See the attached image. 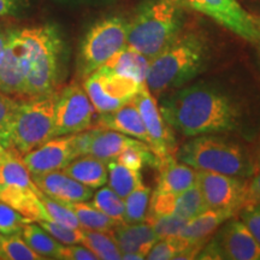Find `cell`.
Listing matches in <instances>:
<instances>
[{
    "label": "cell",
    "mask_w": 260,
    "mask_h": 260,
    "mask_svg": "<svg viewBox=\"0 0 260 260\" xmlns=\"http://www.w3.org/2000/svg\"><path fill=\"white\" fill-rule=\"evenodd\" d=\"M57 93L21 100L11 118L9 148L19 155L54 138V107Z\"/></svg>",
    "instance_id": "obj_6"
},
{
    "label": "cell",
    "mask_w": 260,
    "mask_h": 260,
    "mask_svg": "<svg viewBox=\"0 0 260 260\" xmlns=\"http://www.w3.org/2000/svg\"><path fill=\"white\" fill-rule=\"evenodd\" d=\"M209 58V45L203 35L197 31L180 32L149 59L146 86L153 95L181 88L203 73Z\"/></svg>",
    "instance_id": "obj_2"
},
{
    "label": "cell",
    "mask_w": 260,
    "mask_h": 260,
    "mask_svg": "<svg viewBox=\"0 0 260 260\" xmlns=\"http://www.w3.org/2000/svg\"><path fill=\"white\" fill-rule=\"evenodd\" d=\"M256 169H260V142H259V148H258V155H256ZM255 169V170H256Z\"/></svg>",
    "instance_id": "obj_46"
},
{
    "label": "cell",
    "mask_w": 260,
    "mask_h": 260,
    "mask_svg": "<svg viewBox=\"0 0 260 260\" xmlns=\"http://www.w3.org/2000/svg\"><path fill=\"white\" fill-rule=\"evenodd\" d=\"M178 160L198 171L218 172L240 178H251L255 164L241 145L217 134L194 136L175 154Z\"/></svg>",
    "instance_id": "obj_4"
},
{
    "label": "cell",
    "mask_w": 260,
    "mask_h": 260,
    "mask_svg": "<svg viewBox=\"0 0 260 260\" xmlns=\"http://www.w3.org/2000/svg\"><path fill=\"white\" fill-rule=\"evenodd\" d=\"M59 5L67 6H80V5H98L103 3H110L113 0H53Z\"/></svg>",
    "instance_id": "obj_43"
},
{
    "label": "cell",
    "mask_w": 260,
    "mask_h": 260,
    "mask_svg": "<svg viewBox=\"0 0 260 260\" xmlns=\"http://www.w3.org/2000/svg\"><path fill=\"white\" fill-rule=\"evenodd\" d=\"M193 243L187 241L186 239L181 236L176 237H167V239H160L154 243L151 251L146 255L148 260H171L176 259L180 253L186 249L188 246ZM204 245V243H203Z\"/></svg>",
    "instance_id": "obj_34"
},
{
    "label": "cell",
    "mask_w": 260,
    "mask_h": 260,
    "mask_svg": "<svg viewBox=\"0 0 260 260\" xmlns=\"http://www.w3.org/2000/svg\"><path fill=\"white\" fill-rule=\"evenodd\" d=\"M29 52V71L25 81L24 100L44 96L54 92L59 76L63 52L57 27L44 24L19 29Z\"/></svg>",
    "instance_id": "obj_5"
},
{
    "label": "cell",
    "mask_w": 260,
    "mask_h": 260,
    "mask_svg": "<svg viewBox=\"0 0 260 260\" xmlns=\"http://www.w3.org/2000/svg\"><path fill=\"white\" fill-rule=\"evenodd\" d=\"M233 214L220 210H205L189 219L181 233V237L191 243H206L218 228L233 218Z\"/></svg>",
    "instance_id": "obj_24"
},
{
    "label": "cell",
    "mask_w": 260,
    "mask_h": 260,
    "mask_svg": "<svg viewBox=\"0 0 260 260\" xmlns=\"http://www.w3.org/2000/svg\"><path fill=\"white\" fill-rule=\"evenodd\" d=\"M63 171L93 190L105 186L109 176L107 162L92 154H83L75 158L63 169Z\"/></svg>",
    "instance_id": "obj_23"
},
{
    "label": "cell",
    "mask_w": 260,
    "mask_h": 260,
    "mask_svg": "<svg viewBox=\"0 0 260 260\" xmlns=\"http://www.w3.org/2000/svg\"><path fill=\"white\" fill-rule=\"evenodd\" d=\"M21 100L0 92V145L9 148V133L11 118Z\"/></svg>",
    "instance_id": "obj_37"
},
{
    "label": "cell",
    "mask_w": 260,
    "mask_h": 260,
    "mask_svg": "<svg viewBox=\"0 0 260 260\" xmlns=\"http://www.w3.org/2000/svg\"><path fill=\"white\" fill-rule=\"evenodd\" d=\"M107 169H109V176H107L109 187L123 199L128 197L133 190H135L140 184L144 183L141 171L132 170L117 160L107 162Z\"/></svg>",
    "instance_id": "obj_28"
},
{
    "label": "cell",
    "mask_w": 260,
    "mask_h": 260,
    "mask_svg": "<svg viewBox=\"0 0 260 260\" xmlns=\"http://www.w3.org/2000/svg\"><path fill=\"white\" fill-rule=\"evenodd\" d=\"M22 0H0V18L14 15L19 9Z\"/></svg>",
    "instance_id": "obj_42"
},
{
    "label": "cell",
    "mask_w": 260,
    "mask_h": 260,
    "mask_svg": "<svg viewBox=\"0 0 260 260\" xmlns=\"http://www.w3.org/2000/svg\"><path fill=\"white\" fill-rule=\"evenodd\" d=\"M96 111L83 87L71 84L57 93L54 136L73 135L93 128Z\"/></svg>",
    "instance_id": "obj_9"
},
{
    "label": "cell",
    "mask_w": 260,
    "mask_h": 260,
    "mask_svg": "<svg viewBox=\"0 0 260 260\" xmlns=\"http://www.w3.org/2000/svg\"><path fill=\"white\" fill-rule=\"evenodd\" d=\"M113 239L122 253V259L142 260L158 241L157 234L148 223H121L111 230Z\"/></svg>",
    "instance_id": "obj_17"
},
{
    "label": "cell",
    "mask_w": 260,
    "mask_h": 260,
    "mask_svg": "<svg viewBox=\"0 0 260 260\" xmlns=\"http://www.w3.org/2000/svg\"><path fill=\"white\" fill-rule=\"evenodd\" d=\"M0 239H2V234H0Z\"/></svg>",
    "instance_id": "obj_48"
},
{
    "label": "cell",
    "mask_w": 260,
    "mask_h": 260,
    "mask_svg": "<svg viewBox=\"0 0 260 260\" xmlns=\"http://www.w3.org/2000/svg\"><path fill=\"white\" fill-rule=\"evenodd\" d=\"M180 8L200 12L243 40L255 44L254 16L249 15L239 0H172Z\"/></svg>",
    "instance_id": "obj_10"
},
{
    "label": "cell",
    "mask_w": 260,
    "mask_h": 260,
    "mask_svg": "<svg viewBox=\"0 0 260 260\" xmlns=\"http://www.w3.org/2000/svg\"><path fill=\"white\" fill-rule=\"evenodd\" d=\"M21 157L31 175L63 170L71 160L79 157L75 134L54 136Z\"/></svg>",
    "instance_id": "obj_14"
},
{
    "label": "cell",
    "mask_w": 260,
    "mask_h": 260,
    "mask_svg": "<svg viewBox=\"0 0 260 260\" xmlns=\"http://www.w3.org/2000/svg\"><path fill=\"white\" fill-rule=\"evenodd\" d=\"M93 126L115 130L134 139L141 140L147 145L149 142L147 130L145 128L142 117L134 102L128 103L113 112L99 115Z\"/></svg>",
    "instance_id": "obj_19"
},
{
    "label": "cell",
    "mask_w": 260,
    "mask_h": 260,
    "mask_svg": "<svg viewBox=\"0 0 260 260\" xmlns=\"http://www.w3.org/2000/svg\"><path fill=\"white\" fill-rule=\"evenodd\" d=\"M146 223L153 228L158 239L180 236L188 220L177 216H146Z\"/></svg>",
    "instance_id": "obj_35"
},
{
    "label": "cell",
    "mask_w": 260,
    "mask_h": 260,
    "mask_svg": "<svg viewBox=\"0 0 260 260\" xmlns=\"http://www.w3.org/2000/svg\"><path fill=\"white\" fill-rule=\"evenodd\" d=\"M181 29V8L176 3L145 0L128 21L126 47L151 59L176 39Z\"/></svg>",
    "instance_id": "obj_3"
},
{
    "label": "cell",
    "mask_w": 260,
    "mask_h": 260,
    "mask_svg": "<svg viewBox=\"0 0 260 260\" xmlns=\"http://www.w3.org/2000/svg\"><path fill=\"white\" fill-rule=\"evenodd\" d=\"M149 59L147 57L125 47L116 53L111 59L107 60L103 68L121 74L123 76L132 77L140 83H145Z\"/></svg>",
    "instance_id": "obj_25"
},
{
    "label": "cell",
    "mask_w": 260,
    "mask_h": 260,
    "mask_svg": "<svg viewBox=\"0 0 260 260\" xmlns=\"http://www.w3.org/2000/svg\"><path fill=\"white\" fill-rule=\"evenodd\" d=\"M151 189L141 183L124 198V223L134 224L145 222L148 212Z\"/></svg>",
    "instance_id": "obj_30"
},
{
    "label": "cell",
    "mask_w": 260,
    "mask_h": 260,
    "mask_svg": "<svg viewBox=\"0 0 260 260\" xmlns=\"http://www.w3.org/2000/svg\"><path fill=\"white\" fill-rule=\"evenodd\" d=\"M240 219L246 224L260 245V204L245 205L240 211Z\"/></svg>",
    "instance_id": "obj_39"
},
{
    "label": "cell",
    "mask_w": 260,
    "mask_h": 260,
    "mask_svg": "<svg viewBox=\"0 0 260 260\" xmlns=\"http://www.w3.org/2000/svg\"><path fill=\"white\" fill-rule=\"evenodd\" d=\"M158 183L155 190L161 193H181L198 183V170L184 164L175 154L158 162Z\"/></svg>",
    "instance_id": "obj_20"
},
{
    "label": "cell",
    "mask_w": 260,
    "mask_h": 260,
    "mask_svg": "<svg viewBox=\"0 0 260 260\" xmlns=\"http://www.w3.org/2000/svg\"><path fill=\"white\" fill-rule=\"evenodd\" d=\"M82 243L87 246L96 255L98 259L103 260H118L122 259L116 240L113 239L111 232H98V230L82 229Z\"/></svg>",
    "instance_id": "obj_29"
},
{
    "label": "cell",
    "mask_w": 260,
    "mask_h": 260,
    "mask_svg": "<svg viewBox=\"0 0 260 260\" xmlns=\"http://www.w3.org/2000/svg\"><path fill=\"white\" fill-rule=\"evenodd\" d=\"M61 260H96V255L83 243L64 245L61 249Z\"/></svg>",
    "instance_id": "obj_40"
},
{
    "label": "cell",
    "mask_w": 260,
    "mask_h": 260,
    "mask_svg": "<svg viewBox=\"0 0 260 260\" xmlns=\"http://www.w3.org/2000/svg\"><path fill=\"white\" fill-rule=\"evenodd\" d=\"M169 126L183 136L236 132L241 109L234 98L213 83H193L169 92L159 105Z\"/></svg>",
    "instance_id": "obj_1"
},
{
    "label": "cell",
    "mask_w": 260,
    "mask_h": 260,
    "mask_svg": "<svg viewBox=\"0 0 260 260\" xmlns=\"http://www.w3.org/2000/svg\"><path fill=\"white\" fill-rule=\"evenodd\" d=\"M260 204V169H256L253 174L251 181L247 184L246 204Z\"/></svg>",
    "instance_id": "obj_41"
},
{
    "label": "cell",
    "mask_w": 260,
    "mask_h": 260,
    "mask_svg": "<svg viewBox=\"0 0 260 260\" xmlns=\"http://www.w3.org/2000/svg\"><path fill=\"white\" fill-rule=\"evenodd\" d=\"M144 84L102 67L84 79L82 87L96 113L103 115L133 102Z\"/></svg>",
    "instance_id": "obj_8"
},
{
    "label": "cell",
    "mask_w": 260,
    "mask_h": 260,
    "mask_svg": "<svg viewBox=\"0 0 260 260\" xmlns=\"http://www.w3.org/2000/svg\"><path fill=\"white\" fill-rule=\"evenodd\" d=\"M133 102L139 109L148 134V146L159 160L175 154V138L170 126L162 118L160 109L153 94L146 83L141 87Z\"/></svg>",
    "instance_id": "obj_13"
},
{
    "label": "cell",
    "mask_w": 260,
    "mask_h": 260,
    "mask_svg": "<svg viewBox=\"0 0 260 260\" xmlns=\"http://www.w3.org/2000/svg\"><path fill=\"white\" fill-rule=\"evenodd\" d=\"M254 24H255V31H256V38H255V44L259 48L260 52V16H254Z\"/></svg>",
    "instance_id": "obj_45"
},
{
    "label": "cell",
    "mask_w": 260,
    "mask_h": 260,
    "mask_svg": "<svg viewBox=\"0 0 260 260\" xmlns=\"http://www.w3.org/2000/svg\"><path fill=\"white\" fill-rule=\"evenodd\" d=\"M8 37H9V31L3 30V29L0 28V64H2L3 57H4V53H5L6 44H8Z\"/></svg>",
    "instance_id": "obj_44"
},
{
    "label": "cell",
    "mask_w": 260,
    "mask_h": 260,
    "mask_svg": "<svg viewBox=\"0 0 260 260\" xmlns=\"http://www.w3.org/2000/svg\"><path fill=\"white\" fill-rule=\"evenodd\" d=\"M40 199L44 204L45 210H46L48 220H53V222L63 224V225L70 226V228H76L79 229L81 228L79 220H77L76 214L74 213V211L68 206L67 203L64 201H59L56 199H52L48 195L44 194L41 191Z\"/></svg>",
    "instance_id": "obj_33"
},
{
    "label": "cell",
    "mask_w": 260,
    "mask_h": 260,
    "mask_svg": "<svg viewBox=\"0 0 260 260\" xmlns=\"http://www.w3.org/2000/svg\"><path fill=\"white\" fill-rule=\"evenodd\" d=\"M248 181L218 172L198 171V186L209 210H220L235 216L246 204Z\"/></svg>",
    "instance_id": "obj_11"
},
{
    "label": "cell",
    "mask_w": 260,
    "mask_h": 260,
    "mask_svg": "<svg viewBox=\"0 0 260 260\" xmlns=\"http://www.w3.org/2000/svg\"><path fill=\"white\" fill-rule=\"evenodd\" d=\"M68 206L76 214L77 220L82 229L98 230V232H111L118 222L110 218L102 211L93 206L89 201H77V203H67Z\"/></svg>",
    "instance_id": "obj_27"
},
{
    "label": "cell",
    "mask_w": 260,
    "mask_h": 260,
    "mask_svg": "<svg viewBox=\"0 0 260 260\" xmlns=\"http://www.w3.org/2000/svg\"><path fill=\"white\" fill-rule=\"evenodd\" d=\"M128 21L111 16L98 21L86 32L77 58V75L84 80L126 47Z\"/></svg>",
    "instance_id": "obj_7"
},
{
    "label": "cell",
    "mask_w": 260,
    "mask_h": 260,
    "mask_svg": "<svg viewBox=\"0 0 260 260\" xmlns=\"http://www.w3.org/2000/svg\"><path fill=\"white\" fill-rule=\"evenodd\" d=\"M31 178L42 193L64 203L89 201L94 194L92 188L83 186L63 170L31 175Z\"/></svg>",
    "instance_id": "obj_18"
},
{
    "label": "cell",
    "mask_w": 260,
    "mask_h": 260,
    "mask_svg": "<svg viewBox=\"0 0 260 260\" xmlns=\"http://www.w3.org/2000/svg\"><path fill=\"white\" fill-rule=\"evenodd\" d=\"M207 210L198 183L181 193L151 194L147 216H177L189 220Z\"/></svg>",
    "instance_id": "obj_15"
},
{
    "label": "cell",
    "mask_w": 260,
    "mask_h": 260,
    "mask_svg": "<svg viewBox=\"0 0 260 260\" xmlns=\"http://www.w3.org/2000/svg\"><path fill=\"white\" fill-rule=\"evenodd\" d=\"M93 128L94 133L87 154H92L106 162L116 160L117 157L129 147H149L141 140L134 139L115 130L96 128V126Z\"/></svg>",
    "instance_id": "obj_21"
},
{
    "label": "cell",
    "mask_w": 260,
    "mask_h": 260,
    "mask_svg": "<svg viewBox=\"0 0 260 260\" xmlns=\"http://www.w3.org/2000/svg\"><path fill=\"white\" fill-rule=\"evenodd\" d=\"M22 237L42 259H60L63 246L38 222H28L22 228Z\"/></svg>",
    "instance_id": "obj_26"
},
{
    "label": "cell",
    "mask_w": 260,
    "mask_h": 260,
    "mask_svg": "<svg viewBox=\"0 0 260 260\" xmlns=\"http://www.w3.org/2000/svg\"><path fill=\"white\" fill-rule=\"evenodd\" d=\"M0 260H42V258L28 246L19 232L2 235Z\"/></svg>",
    "instance_id": "obj_32"
},
{
    "label": "cell",
    "mask_w": 260,
    "mask_h": 260,
    "mask_svg": "<svg viewBox=\"0 0 260 260\" xmlns=\"http://www.w3.org/2000/svg\"><path fill=\"white\" fill-rule=\"evenodd\" d=\"M3 186H4V184H3V182H2V180H0V190H2V188H3Z\"/></svg>",
    "instance_id": "obj_47"
},
{
    "label": "cell",
    "mask_w": 260,
    "mask_h": 260,
    "mask_svg": "<svg viewBox=\"0 0 260 260\" xmlns=\"http://www.w3.org/2000/svg\"><path fill=\"white\" fill-rule=\"evenodd\" d=\"M46 232L53 236L61 245H74V243H82L83 232L82 228H70L63 224L56 223L53 220H39L38 222Z\"/></svg>",
    "instance_id": "obj_36"
},
{
    "label": "cell",
    "mask_w": 260,
    "mask_h": 260,
    "mask_svg": "<svg viewBox=\"0 0 260 260\" xmlns=\"http://www.w3.org/2000/svg\"><path fill=\"white\" fill-rule=\"evenodd\" d=\"M0 180L11 189L39 190L21 155L3 145H0Z\"/></svg>",
    "instance_id": "obj_22"
},
{
    "label": "cell",
    "mask_w": 260,
    "mask_h": 260,
    "mask_svg": "<svg viewBox=\"0 0 260 260\" xmlns=\"http://www.w3.org/2000/svg\"><path fill=\"white\" fill-rule=\"evenodd\" d=\"M90 204L116 222L124 223V199L106 184L98 188L90 199Z\"/></svg>",
    "instance_id": "obj_31"
},
{
    "label": "cell",
    "mask_w": 260,
    "mask_h": 260,
    "mask_svg": "<svg viewBox=\"0 0 260 260\" xmlns=\"http://www.w3.org/2000/svg\"><path fill=\"white\" fill-rule=\"evenodd\" d=\"M213 239L218 243L223 259L260 260L259 242L241 219H228Z\"/></svg>",
    "instance_id": "obj_16"
},
{
    "label": "cell",
    "mask_w": 260,
    "mask_h": 260,
    "mask_svg": "<svg viewBox=\"0 0 260 260\" xmlns=\"http://www.w3.org/2000/svg\"><path fill=\"white\" fill-rule=\"evenodd\" d=\"M30 222L23 214L12 209L8 204L0 201V234L10 235L22 232L24 224Z\"/></svg>",
    "instance_id": "obj_38"
},
{
    "label": "cell",
    "mask_w": 260,
    "mask_h": 260,
    "mask_svg": "<svg viewBox=\"0 0 260 260\" xmlns=\"http://www.w3.org/2000/svg\"><path fill=\"white\" fill-rule=\"evenodd\" d=\"M29 71V52L19 29L9 30L8 44L0 64V92L24 100Z\"/></svg>",
    "instance_id": "obj_12"
}]
</instances>
